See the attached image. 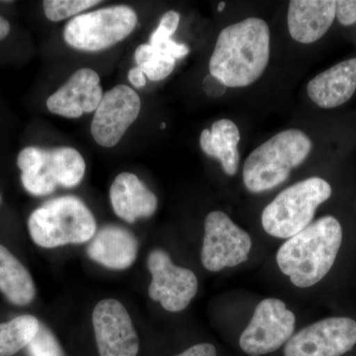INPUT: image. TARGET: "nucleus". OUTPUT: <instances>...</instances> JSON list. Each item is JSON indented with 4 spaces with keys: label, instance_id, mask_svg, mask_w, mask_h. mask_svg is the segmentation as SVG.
I'll return each instance as SVG.
<instances>
[{
    "label": "nucleus",
    "instance_id": "f257e3e1",
    "mask_svg": "<svg viewBox=\"0 0 356 356\" xmlns=\"http://www.w3.org/2000/svg\"><path fill=\"white\" fill-rule=\"evenodd\" d=\"M269 57L268 25L259 18H247L220 33L210 58V74L227 88H245L262 76Z\"/></svg>",
    "mask_w": 356,
    "mask_h": 356
},
{
    "label": "nucleus",
    "instance_id": "f03ea898",
    "mask_svg": "<svg viewBox=\"0 0 356 356\" xmlns=\"http://www.w3.org/2000/svg\"><path fill=\"white\" fill-rule=\"evenodd\" d=\"M341 241V222L332 216L323 217L288 238L278 250L276 261L295 286L311 287L331 270Z\"/></svg>",
    "mask_w": 356,
    "mask_h": 356
},
{
    "label": "nucleus",
    "instance_id": "7ed1b4c3",
    "mask_svg": "<svg viewBox=\"0 0 356 356\" xmlns=\"http://www.w3.org/2000/svg\"><path fill=\"white\" fill-rule=\"evenodd\" d=\"M310 138L297 129L282 131L254 149L243 165V184L252 193L275 188L311 153Z\"/></svg>",
    "mask_w": 356,
    "mask_h": 356
},
{
    "label": "nucleus",
    "instance_id": "20e7f679",
    "mask_svg": "<svg viewBox=\"0 0 356 356\" xmlns=\"http://www.w3.org/2000/svg\"><path fill=\"white\" fill-rule=\"evenodd\" d=\"M96 227L95 215L74 196L48 201L28 220L33 242L44 248L90 242L95 236Z\"/></svg>",
    "mask_w": 356,
    "mask_h": 356
},
{
    "label": "nucleus",
    "instance_id": "39448f33",
    "mask_svg": "<svg viewBox=\"0 0 356 356\" xmlns=\"http://www.w3.org/2000/svg\"><path fill=\"white\" fill-rule=\"evenodd\" d=\"M17 165L23 186L34 196L50 195L58 187L74 188L83 181L86 170L83 156L70 147H25L18 154Z\"/></svg>",
    "mask_w": 356,
    "mask_h": 356
},
{
    "label": "nucleus",
    "instance_id": "423d86ee",
    "mask_svg": "<svg viewBox=\"0 0 356 356\" xmlns=\"http://www.w3.org/2000/svg\"><path fill=\"white\" fill-rule=\"evenodd\" d=\"M331 196V185L323 178L297 182L266 206L261 215L262 227L274 238H292L310 226L318 206Z\"/></svg>",
    "mask_w": 356,
    "mask_h": 356
},
{
    "label": "nucleus",
    "instance_id": "0eeeda50",
    "mask_svg": "<svg viewBox=\"0 0 356 356\" xmlns=\"http://www.w3.org/2000/svg\"><path fill=\"white\" fill-rule=\"evenodd\" d=\"M137 23V13L130 6L105 7L72 18L65 25L63 37L76 50L96 53L128 38Z\"/></svg>",
    "mask_w": 356,
    "mask_h": 356
},
{
    "label": "nucleus",
    "instance_id": "6e6552de",
    "mask_svg": "<svg viewBox=\"0 0 356 356\" xmlns=\"http://www.w3.org/2000/svg\"><path fill=\"white\" fill-rule=\"evenodd\" d=\"M295 323L296 318L284 302L276 298L262 300L241 334L238 346L248 356L270 355L284 348L291 339Z\"/></svg>",
    "mask_w": 356,
    "mask_h": 356
},
{
    "label": "nucleus",
    "instance_id": "1a4fd4ad",
    "mask_svg": "<svg viewBox=\"0 0 356 356\" xmlns=\"http://www.w3.org/2000/svg\"><path fill=\"white\" fill-rule=\"evenodd\" d=\"M201 261L211 273L240 266L252 250L247 232L232 221L222 211H213L206 217Z\"/></svg>",
    "mask_w": 356,
    "mask_h": 356
},
{
    "label": "nucleus",
    "instance_id": "9d476101",
    "mask_svg": "<svg viewBox=\"0 0 356 356\" xmlns=\"http://www.w3.org/2000/svg\"><path fill=\"white\" fill-rule=\"evenodd\" d=\"M356 346V322L332 317L314 323L293 334L284 356H343Z\"/></svg>",
    "mask_w": 356,
    "mask_h": 356
},
{
    "label": "nucleus",
    "instance_id": "9b49d317",
    "mask_svg": "<svg viewBox=\"0 0 356 356\" xmlns=\"http://www.w3.org/2000/svg\"><path fill=\"white\" fill-rule=\"evenodd\" d=\"M147 268L152 274L149 298L159 302L165 310L172 313L184 311L197 294L195 274L173 264L165 250H154L149 254Z\"/></svg>",
    "mask_w": 356,
    "mask_h": 356
},
{
    "label": "nucleus",
    "instance_id": "f8f14e48",
    "mask_svg": "<svg viewBox=\"0 0 356 356\" xmlns=\"http://www.w3.org/2000/svg\"><path fill=\"white\" fill-rule=\"evenodd\" d=\"M139 95L126 84H118L104 93L91 122L90 132L96 144L113 147L139 117Z\"/></svg>",
    "mask_w": 356,
    "mask_h": 356
},
{
    "label": "nucleus",
    "instance_id": "ddd939ff",
    "mask_svg": "<svg viewBox=\"0 0 356 356\" xmlns=\"http://www.w3.org/2000/svg\"><path fill=\"white\" fill-rule=\"evenodd\" d=\"M99 356H137L140 341L132 318L118 300L103 299L92 313Z\"/></svg>",
    "mask_w": 356,
    "mask_h": 356
},
{
    "label": "nucleus",
    "instance_id": "4468645a",
    "mask_svg": "<svg viewBox=\"0 0 356 356\" xmlns=\"http://www.w3.org/2000/svg\"><path fill=\"white\" fill-rule=\"evenodd\" d=\"M103 95L99 74L95 70L83 67L74 72L64 86L49 96L47 108L58 116L76 119L83 114L95 112Z\"/></svg>",
    "mask_w": 356,
    "mask_h": 356
},
{
    "label": "nucleus",
    "instance_id": "2eb2a0df",
    "mask_svg": "<svg viewBox=\"0 0 356 356\" xmlns=\"http://www.w3.org/2000/svg\"><path fill=\"white\" fill-rule=\"evenodd\" d=\"M336 17L332 0H292L288 9V29L295 41L311 44L330 29Z\"/></svg>",
    "mask_w": 356,
    "mask_h": 356
},
{
    "label": "nucleus",
    "instance_id": "dca6fc26",
    "mask_svg": "<svg viewBox=\"0 0 356 356\" xmlns=\"http://www.w3.org/2000/svg\"><path fill=\"white\" fill-rule=\"evenodd\" d=\"M109 196L115 214L129 224L153 216L158 208L156 195L131 172L117 175L110 187Z\"/></svg>",
    "mask_w": 356,
    "mask_h": 356
},
{
    "label": "nucleus",
    "instance_id": "f3484780",
    "mask_svg": "<svg viewBox=\"0 0 356 356\" xmlns=\"http://www.w3.org/2000/svg\"><path fill=\"white\" fill-rule=\"evenodd\" d=\"M139 243L128 229L106 226L89 243L88 255L91 261L113 270H124L135 264Z\"/></svg>",
    "mask_w": 356,
    "mask_h": 356
},
{
    "label": "nucleus",
    "instance_id": "a211bd4d",
    "mask_svg": "<svg viewBox=\"0 0 356 356\" xmlns=\"http://www.w3.org/2000/svg\"><path fill=\"white\" fill-rule=\"evenodd\" d=\"M356 90V58L343 60L314 77L307 86L309 97L322 108H336Z\"/></svg>",
    "mask_w": 356,
    "mask_h": 356
},
{
    "label": "nucleus",
    "instance_id": "6ab92c4d",
    "mask_svg": "<svg viewBox=\"0 0 356 356\" xmlns=\"http://www.w3.org/2000/svg\"><path fill=\"white\" fill-rule=\"evenodd\" d=\"M240 131L233 121L222 119L213 124L211 130L205 129L200 136V147L210 158L218 159L222 170L234 177L238 170Z\"/></svg>",
    "mask_w": 356,
    "mask_h": 356
},
{
    "label": "nucleus",
    "instance_id": "aec40b11",
    "mask_svg": "<svg viewBox=\"0 0 356 356\" xmlns=\"http://www.w3.org/2000/svg\"><path fill=\"white\" fill-rule=\"evenodd\" d=\"M0 292L13 305L26 306L36 296L31 274L6 247L0 245Z\"/></svg>",
    "mask_w": 356,
    "mask_h": 356
},
{
    "label": "nucleus",
    "instance_id": "412c9836",
    "mask_svg": "<svg viewBox=\"0 0 356 356\" xmlns=\"http://www.w3.org/2000/svg\"><path fill=\"white\" fill-rule=\"evenodd\" d=\"M38 318L23 315L6 323H0V356H13L28 344L39 331Z\"/></svg>",
    "mask_w": 356,
    "mask_h": 356
},
{
    "label": "nucleus",
    "instance_id": "4be33fe9",
    "mask_svg": "<svg viewBox=\"0 0 356 356\" xmlns=\"http://www.w3.org/2000/svg\"><path fill=\"white\" fill-rule=\"evenodd\" d=\"M135 60L145 76L152 81L166 79L175 70L177 62L151 44H142L136 49Z\"/></svg>",
    "mask_w": 356,
    "mask_h": 356
},
{
    "label": "nucleus",
    "instance_id": "5701e85b",
    "mask_svg": "<svg viewBox=\"0 0 356 356\" xmlns=\"http://www.w3.org/2000/svg\"><path fill=\"white\" fill-rule=\"evenodd\" d=\"M100 3V0H46L43 2V8L44 15L49 20L60 22L79 15Z\"/></svg>",
    "mask_w": 356,
    "mask_h": 356
},
{
    "label": "nucleus",
    "instance_id": "b1692460",
    "mask_svg": "<svg viewBox=\"0 0 356 356\" xmlns=\"http://www.w3.org/2000/svg\"><path fill=\"white\" fill-rule=\"evenodd\" d=\"M26 350L28 356H65L57 337L43 324Z\"/></svg>",
    "mask_w": 356,
    "mask_h": 356
},
{
    "label": "nucleus",
    "instance_id": "393cba45",
    "mask_svg": "<svg viewBox=\"0 0 356 356\" xmlns=\"http://www.w3.org/2000/svg\"><path fill=\"white\" fill-rule=\"evenodd\" d=\"M179 21L180 15L177 11H168L163 14L159 21L158 28L152 33L151 37H149V44L156 47L172 39V35L177 32Z\"/></svg>",
    "mask_w": 356,
    "mask_h": 356
},
{
    "label": "nucleus",
    "instance_id": "a878e982",
    "mask_svg": "<svg viewBox=\"0 0 356 356\" xmlns=\"http://www.w3.org/2000/svg\"><path fill=\"white\" fill-rule=\"evenodd\" d=\"M336 16L341 24L350 26L356 23V0L336 1Z\"/></svg>",
    "mask_w": 356,
    "mask_h": 356
},
{
    "label": "nucleus",
    "instance_id": "bb28decb",
    "mask_svg": "<svg viewBox=\"0 0 356 356\" xmlns=\"http://www.w3.org/2000/svg\"><path fill=\"white\" fill-rule=\"evenodd\" d=\"M154 48L159 49L163 53L175 58V60L184 58L189 54V48L186 44H178L177 42L173 41L172 39L168 40V41L159 44V46L154 47Z\"/></svg>",
    "mask_w": 356,
    "mask_h": 356
},
{
    "label": "nucleus",
    "instance_id": "cd10ccee",
    "mask_svg": "<svg viewBox=\"0 0 356 356\" xmlns=\"http://www.w3.org/2000/svg\"><path fill=\"white\" fill-rule=\"evenodd\" d=\"M175 356H219L216 346L209 343L194 344Z\"/></svg>",
    "mask_w": 356,
    "mask_h": 356
},
{
    "label": "nucleus",
    "instance_id": "c85d7f7f",
    "mask_svg": "<svg viewBox=\"0 0 356 356\" xmlns=\"http://www.w3.org/2000/svg\"><path fill=\"white\" fill-rule=\"evenodd\" d=\"M203 88L211 97H220L226 92L227 86L216 77L209 74L204 79Z\"/></svg>",
    "mask_w": 356,
    "mask_h": 356
},
{
    "label": "nucleus",
    "instance_id": "c756f323",
    "mask_svg": "<svg viewBox=\"0 0 356 356\" xmlns=\"http://www.w3.org/2000/svg\"><path fill=\"white\" fill-rule=\"evenodd\" d=\"M128 79L136 88H143L146 86L147 79L143 70L139 67H132L128 72Z\"/></svg>",
    "mask_w": 356,
    "mask_h": 356
},
{
    "label": "nucleus",
    "instance_id": "7c9ffc66",
    "mask_svg": "<svg viewBox=\"0 0 356 356\" xmlns=\"http://www.w3.org/2000/svg\"><path fill=\"white\" fill-rule=\"evenodd\" d=\"M9 32H10V24H9L8 20L0 16V41L6 39L8 36Z\"/></svg>",
    "mask_w": 356,
    "mask_h": 356
},
{
    "label": "nucleus",
    "instance_id": "2f4dec72",
    "mask_svg": "<svg viewBox=\"0 0 356 356\" xmlns=\"http://www.w3.org/2000/svg\"><path fill=\"white\" fill-rule=\"evenodd\" d=\"M225 6H226V3H225V2H221V3H219V6H218V11H219V13H222V11L225 9Z\"/></svg>",
    "mask_w": 356,
    "mask_h": 356
},
{
    "label": "nucleus",
    "instance_id": "473e14b6",
    "mask_svg": "<svg viewBox=\"0 0 356 356\" xmlns=\"http://www.w3.org/2000/svg\"><path fill=\"white\" fill-rule=\"evenodd\" d=\"M0 203H1V196H0Z\"/></svg>",
    "mask_w": 356,
    "mask_h": 356
}]
</instances>
